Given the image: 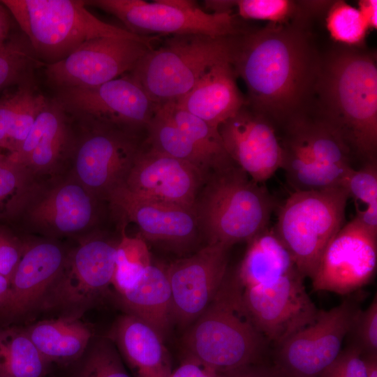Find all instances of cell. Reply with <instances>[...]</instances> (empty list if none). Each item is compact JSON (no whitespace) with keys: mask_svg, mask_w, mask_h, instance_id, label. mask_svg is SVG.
Instances as JSON below:
<instances>
[{"mask_svg":"<svg viewBox=\"0 0 377 377\" xmlns=\"http://www.w3.org/2000/svg\"><path fill=\"white\" fill-rule=\"evenodd\" d=\"M10 286V280L6 276L0 274V308L6 302Z\"/></svg>","mask_w":377,"mask_h":377,"instance_id":"50","label":"cell"},{"mask_svg":"<svg viewBox=\"0 0 377 377\" xmlns=\"http://www.w3.org/2000/svg\"><path fill=\"white\" fill-rule=\"evenodd\" d=\"M229 249L221 244H206L165 268L172 323L187 328L212 302L228 274Z\"/></svg>","mask_w":377,"mask_h":377,"instance_id":"17","label":"cell"},{"mask_svg":"<svg viewBox=\"0 0 377 377\" xmlns=\"http://www.w3.org/2000/svg\"><path fill=\"white\" fill-rule=\"evenodd\" d=\"M163 337L140 318L119 316L110 339L135 377H170L172 369Z\"/></svg>","mask_w":377,"mask_h":377,"instance_id":"24","label":"cell"},{"mask_svg":"<svg viewBox=\"0 0 377 377\" xmlns=\"http://www.w3.org/2000/svg\"><path fill=\"white\" fill-rule=\"evenodd\" d=\"M242 290L236 275L227 274L212 302L186 328L184 357L225 374L244 370L258 359L266 339L244 307Z\"/></svg>","mask_w":377,"mask_h":377,"instance_id":"4","label":"cell"},{"mask_svg":"<svg viewBox=\"0 0 377 377\" xmlns=\"http://www.w3.org/2000/svg\"><path fill=\"white\" fill-rule=\"evenodd\" d=\"M235 36H166L143 55L129 73L157 105L176 102L210 67L221 61H230Z\"/></svg>","mask_w":377,"mask_h":377,"instance_id":"7","label":"cell"},{"mask_svg":"<svg viewBox=\"0 0 377 377\" xmlns=\"http://www.w3.org/2000/svg\"><path fill=\"white\" fill-rule=\"evenodd\" d=\"M230 61L210 67L193 88L175 102L178 106L218 128L246 104Z\"/></svg>","mask_w":377,"mask_h":377,"instance_id":"23","label":"cell"},{"mask_svg":"<svg viewBox=\"0 0 377 377\" xmlns=\"http://www.w3.org/2000/svg\"><path fill=\"white\" fill-rule=\"evenodd\" d=\"M117 242L90 235L69 251L61 271L38 306L80 316L112 286Z\"/></svg>","mask_w":377,"mask_h":377,"instance_id":"11","label":"cell"},{"mask_svg":"<svg viewBox=\"0 0 377 377\" xmlns=\"http://www.w3.org/2000/svg\"><path fill=\"white\" fill-rule=\"evenodd\" d=\"M69 251L54 239H28L10 279V291L0 313L15 318L38 306L61 271Z\"/></svg>","mask_w":377,"mask_h":377,"instance_id":"22","label":"cell"},{"mask_svg":"<svg viewBox=\"0 0 377 377\" xmlns=\"http://www.w3.org/2000/svg\"><path fill=\"white\" fill-rule=\"evenodd\" d=\"M274 207L268 190L232 162L205 176L193 210L206 244L230 249L268 227Z\"/></svg>","mask_w":377,"mask_h":377,"instance_id":"3","label":"cell"},{"mask_svg":"<svg viewBox=\"0 0 377 377\" xmlns=\"http://www.w3.org/2000/svg\"><path fill=\"white\" fill-rule=\"evenodd\" d=\"M236 277L242 288L267 285L298 271L294 259L269 226L248 242Z\"/></svg>","mask_w":377,"mask_h":377,"instance_id":"25","label":"cell"},{"mask_svg":"<svg viewBox=\"0 0 377 377\" xmlns=\"http://www.w3.org/2000/svg\"><path fill=\"white\" fill-rule=\"evenodd\" d=\"M366 377H377V355H362Z\"/></svg>","mask_w":377,"mask_h":377,"instance_id":"48","label":"cell"},{"mask_svg":"<svg viewBox=\"0 0 377 377\" xmlns=\"http://www.w3.org/2000/svg\"><path fill=\"white\" fill-rule=\"evenodd\" d=\"M96 7L118 18L129 32L141 36L202 34L227 37L242 30L231 13H207L188 0H89Z\"/></svg>","mask_w":377,"mask_h":377,"instance_id":"10","label":"cell"},{"mask_svg":"<svg viewBox=\"0 0 377 377\" xmlns=\"http://www.w3.org/2000/svg\"><path fill=\"white\" fill-rule=\"evenodd\" d=\"M153 46L126 38H94L64 59L46 65V80L56 90L98 86L131 73Z\"/></svg>","mask_w":377,"mask_h":377,"instance_id":"14","label":"cell"},{"mask_svg":"<svg viewBox=\"0 0 377 377\" xmlns=\"http://www.w3.org/2000/svg\"><path fill=\"white\" fill-rule=\"evenodd\" d=\"M281 144L288 181L295 191H320L343 186L353 167L327 165L316 161L296 140L284 135Z\"/></svg>","mask_w":377,"mask_h":377,"instance_id":"28","label":"cell"},{"mask_svg":"<svg viewBox=\"0 0 377 377\" xmlns=\"http://www.w3.org/2000/svg\"><path fill=\"white\" fill-rule=\"evenodd\" d=\"M232 161L262 183L283 168V151L274 125L246 104L219 127Z\"/></svg>","mask_w":377,"mask_h":377,"instance_id":"18","label":"cell"},{"mask_svg":"<svg viewBox=\"0 0 377 377\" xmlns=\"http://www.w3.org/2000/svg\"><path fill=\"white\" fill-rule=\"evenodd\" d=\"M312 114L334 129L353 156L376 161L377 66L374 53L339 45L322 61ZM310 111V112H311Z\"/></svg>","mask_w":377,"mask_h":377,"instance_id":"2","label":"cell"},{"mask_svg":"<svg viewBox=\"0 0 377 377\" xmlns=\"http://www.w3.org/2000/svg\"><path fill=\"white\" fill-rule=\"evenodd\" d=\"M163 105L178 127L191 140L209 162L212 170L232 163L227 154L218 128L178 106L175 102Z\"/></svg>","mask_w":377,"mask_h":377,"instance_id":"33","label":"cell"},{"mask_svg":"<svg viewBox=\"0 0 377 377\" xmlns=\"http://www.w3.org/2000/svg\"><path fill=\"white\" fill-rule=\"evenodd\" d=\"M298 271L269 284L243 288L244 307L256 329L278 346L311 323L318 309Z\"/></svg>","mask_w":377,"mask_h":377,"instance_id":"15","label":"cell"},{"mask_svg":"<svg viewBox=\"0 0 377 377\" xmlns=\"http://www.w3.org/2000/svg\"><path fill=\"white\" fill-rule=\"evenodd\" d=\"M25 331L48 362L77 358L93 336L91 329L78 317L68 316L37 322Z\"/></svg>","mask_w":377,"mask_h":377,"instance_id":"27","label":"cell"},{"mask_svg":"<svg viewBox=\"0 0 377 377\" xmlns=\"http://www.w3.org/2000/svg\"><path fill=\"white\" fill-rule=\"evenodd\" d=\"M327 1H295L290 0L234 1L238 14L244 19L266 20L270 24H306L308 18L327 5Z\"/></svg>","mask_w":377,"mask_h":377,"instance_id":"32","label":"cell"},{"mask_svg":"<svg viewBox=\"0 0 377 377\" xmlns=\"http://www.w3.org/2000/svg\"><path fill=\"white\" fill-rule=\"evenodd\" d=\"M285 135L301 143L320 163L353 167L352 154L339 134L318 117L308 114L282 128Z\"/></svg>","mask_w":377,"mask_h":377,"instance_id":"29","label":"cell"},{"mask_svg":"<svg viewBox=\"0 0 377 377\" xmlns=\"http://www.w3.org/2000/svg\"><path fill=\"white\" fill-rule=\"evenodd\" d=\"M28 170L11 154L0 152V219L32 179Z\"/></svg>","mask_w":377,"mask_h":377,"instance_id":"38","label":"cell"},{"mask_svg":"<svg viewBox=\"0 0 377 377\" xmlns=\"http://www.w3.org/2000/svg\"><path fill=\"white\" fill-rule=\"evenodd\" d=\"M54 98L80 124L101 123L143 135L160 106L130 73L96 87L57 89Z\"/></svg>","mask_w":377,"mask_h":377,"instance_id":"12","label":"cell"},{"mask_svg":"<svg viewBox=\"0 0 377 377\" xmlns=\"http://www.w3.org/2000/svg\"><path fill=\"white\" fill-rule=\"evenodd\" d=\"M348 334L353 337L350 345L358 348L362 355H377L376 295L367 309L358 311Z\"/></svg>","mask_w":377,"mask_h":377,"instance_id":"40","label":"cell"},{"mask_svg":"<svg viewBox=\"0 0 377 377\" xmlns=\"http://www.w3.org/2000/svg\"><path fill=\"white\" fill-rule=\"evenodd\" d=\"M377 265V234L357 217L328 242L311 279L313 289L350 295L368 284Z\"/></svg>","mask_w":377,"mask_h":377,"instance_id":"16","label":"cell"},{"mask_svg":"<svg viewBox=\"0 0 377 377\" xmlns=\"http://www.w3.org/2000/svg\"><path fill=\"white\" fill-rule=\"evenodd\" d=\"M151 264L146 241L140 235H127L124 228L117 245L112 281L117 293L120 294L132 288Z\"/></svg>","mask_w":377,"mask_h":377,"instance_id":"34","label":"cell"},{"mask_svg":"<svg viewBox=\"0 0 377 377\" xmlns=\"http://www.w3.org/2000/svg\"><path fill=\"white\" fill-rule=\"evenodd\" d=\"M47 362L26 331H0V377H43Z\"/></svg>","mask_w":377,"mask_h":377,"instance_id":"31","label":"cell"},{"mask_svg":"<svg viewBox=\"0 0 377 377\" xmlns=\"http://www.w3.org/2000/svg\"><path fill=\"white\" fill-rule=\"evenodd\" d=\"M106 202L124 221L135 223L145 241L178 249L200 235L193 209L139 196L124 184L112 191Z\"/></svg>","mask_w":377,"mask_h":377,"instance_id":"19","label":"cell"},{"mask_svg":"<svg viewBox=\"0 0 377 377\" xmlns=\"http://www.w3.org/2000/svg\"><path fill=\"white\" fill-rule=\"evenodd\" d=\"M343 186L355 203L357 217L369 230L377 234V163H363L359 169L353 168L347 175Z\"/></svg>","mask_w":377,"mask_h":377,"instance_id":"36","label":"cell"},{"mask_svg":"<svg viewBox=\"0 0 377 377\" xmlns=\"http://www.w3.org/2000/svg\"><path fill=\"white\" fill-rule=\"evenodd\" d=\"M204 4L207 9L214 13H231L235 7L234 1H205Z\"/></svg>","mask_w":377,"mask_h":377,"instance_id":"47","label":"cell"},{"mask_svg":"<svg viewBox=\"0 0 377 377\" xmlns=\"http://www.w3.org/2000/svg\"><path fill=\"white\" fill-rule=\"evenodd\" d=\"M306 25L270 24L235 36L230 63L246 105L277 130L311 110L322 56Z\"/></svg>","mask_w":377,"mask_h":377,"instance_id":"1","label":"cell"},{"mask_svg":"<svg viewBox=\"0 0 377 377\" xmlns=\"http://www.w3.org/2000/svg\"><path fill=\"white\" fill-rule=\"evenodd\" d=\"M10 21L8 10L0 1V45L9 38Z\"/></svg>","mask_w":377,"mask_h":377,"instance_id":"46","label":"cell"},{"mask_svg":"<svg viewBox=\"0 0 377 377\" xmlns=\"http://www.w3.org/2000/svg\"><path fill=\"white\" fill-rule=\"evenodd\" d=\"M45 64L59 61L83 43L101 37L154 45L157 38L141 36L101 21L81 0H1Z\"/></svg>","mask_w":377,"mask_h":377,"instance_id":"5","label":"cell"},{"mask_svg":"<svg viewBox=\"0 0 377 377\" xmlns=\"http://www.w3.org/2000/svg\"><path fill=\"white\" fill-rule=\"evenodd\" d=\"M80 128L68 170L89 191L106 201L109 193L124 183L146 135L101 123Z\"/></svg>","mask_w":377,"mask_h":377,"instance_id":"9","label":"cell"},{"mask_svg":"<svg viewBox=\"0 0 377 377\" xmlns=\"http://www.w3.org/2000/svg\"><path fill=\"white\" fill-rule=\"evenodd\" d=\"M70 120L54 98H47L19 151L10 154L33 177L67 170L77 135Z\"/></svg>","mask_w":377,"mask_h":377,"instance_id":"21","label":"cell"},{"mask_svg":"<svg viewBox=\"0 0 377 377\" xmlns=\"http://www.w3.org/2000/svg\"><path fill=\"white\" fill-rule=\"evenodd\" d=\"M205 176L192 164L160 154L145 142L123 184L139 196L193 209Z\"/></svg>","mask_w":377,"mask_h":377,"instance_id":"20","label":"cell"},{"mask_svg":"<svg viewBox=\"0 0 377 377\" xmlns=\"http://www.w3.org/2000/svg\"><path fill=\"white\" fill-rule=\"evenodd\" d=\"M326 26L334 40L351 47L361 44L369 29L359 9L343 1L330 5Z\"/></svg>","mask_w":377,"mask_h":377,"instance_id":"37","label":"cell"},{"mask_svg":"<svg viewBox=\"0 0 377 377\" xmlns=\"http://www.w3.org/2000/svg\"><path fill=\"white\" fill-rule=\"evenodd\" d=\"M233 374L220 373L198 360L184 357L180 364L172 370L170 377H232Z\"/></svg>","mask_w":377,"mask_h":377,"instance_id":"44","label":"cell"},{"mask_svg":"<svg viewBox=\"0 0 377 377\" xmlns=\"http://www.w3.org/2000/svg\"><path fill=\"white\" fill-rule=\"evenodd\" d=\"M25 241H22L0 225V274L10 280L22 256Z\"/></svg>","mask_w":377,"mask_h":377,"instance_id":"43","label":"cell"},{"mask_svg":"<svg viewBox=\"0 0 377 377\" xmlns=\"http://www.w3.org/2000/svg\"><path fill=\"white\" fill-rule=\"evenodd\" d=\"M358 4V9L365 20L368 28L376 29L377 27V1L361 0Z\"/></svg>","mask_w":377,"mask_h":377,"instance_id":"45","label":"cell"},{"mask_svg":"<svg viewBox=\"0 0 377 377\" xmlns=\"http://www.w3.org/2000/svg\"><path fill=\"white\" fill-rule=\"evenodd\" d=\"M319 377H366V369L360 350L349 345Z\"/></svg>","mask_w":377,"mask_h":377,"instance_id":"42","label":"cell"},{"mask_svg":"<svg viewBox=\"0 0 377 377\" xmlns=\"http://www.w3.org/2000/svg\"><path fill=\"white\" fill-rule=\"evenodd\" d=\"M145 142L153 150L197 167L206 175L212 170L208 160L160 105L146 133Z\"/></svg>","mask_w":377,"mask_h":377,"instance_id":"30","label":"cell"},{"mask_svg":"<svg viewBox=\"0 0 377 377\" xmlns=\"http://www.w3.org/2000/svg\"><path fill=\"white\" fill-rule=\"evenodd\" d=\"M34 82L19 84L12 91L0 97V148L8 151L10 136L16 114L27 85Z\"/></svg>","mask_w":377,"mask_h":377,"instance_id":"41","label":"cell"},{"mask_svg":"<svg viewBox=\"0 0 377 377\" xmlns=\"http://www.w3.org/2000/svg\"><path fill=\"white\" fill-rule=\"evenodd\" d=\"M127 311L155 329L163 337L172 324L171 292L166 269L151 264L141 279L118 294Z\"/></svg>","mask_w":377,"mask_h":377,"instance_id":"26","label":"cell"},{"mask_svg":"<svg viewBox=\"0 0 377 377\" xmlns=\"http://www.w3.org/2000/svg\"><path fill=\"white\" fill-rule=\"evenodd\" d=\"M348 198L338 186L294 191L281 207L274 229L304 279H312L323 250L343 226Z\"/></svg>","mask_w":377,"mask_h":377,"instance_id":"8","label":"cell"},{"mask_svg":"<svg viewBox=\"0 0 377 377\" xmlns=\"http://www.w3.org/2000/svg\"><path fill=\"white\" fill-rule=\"evenodd\" d=\"M70 172L33 177L5 218L40 238L88 235L100 218L101 202ZM106 202V201H105Z\"/></svg>","mask_w":377,"mask_h":377,"instance_id":"6","label":"cell"},{"mask_svg":"<svg viewBox=\"0 0 377 377\" xmlns=\"http://www.w3.org/2000/svg\"><path fill=\"white\" fill-rule=\"evenodd\" d=\"M80 377H131L111 340H101L91 350Z\"/></svg>","mask_w":377,"mask_h":377,"instance_id":"39","label":"cell"},{"mask_svg":"<svg viewBox=\"0 0 377 377\" xmlns=\"http://www.w3.org/2000/svg\"><path fill=\"white\" fill-rule=\"evenodd\" d=\"M43 65L24 34L9 37L0 45V91L33 82L34 71Z\"/></svg>","mask_w":377,"mask_h":377,"instance_id":"35","label":"cell"},{"mask_svg":"<svg viewBox=\"0 0 377 377\" xmlns=\"http://www.w3.org/2000/svg\"><path fill=\"white\" fill-rule=\"evenodd\" d=\"M232 377H279V373L272 374L263 371H251L249 368L241 371L235 373Z\"/></svg>","mask_w":377,"mask_h":377,"instance_id":"49","label":"cell"},{"mask_svg":"<svg viewBox=\"0 0 377 377\" xmlns=\"http://www.w3.org/2000/svg\"><path fill=\"white\" fill-rule=\"evenodd\" d=\"M357 295L348 296L329 310H318L311 323L278 346V372L282 376L319 377L335 361L361 309Z\"/></svg>","mask_w":377,"mask_h":377,"instance_id":"13","label":"cell"}]
</instances>
